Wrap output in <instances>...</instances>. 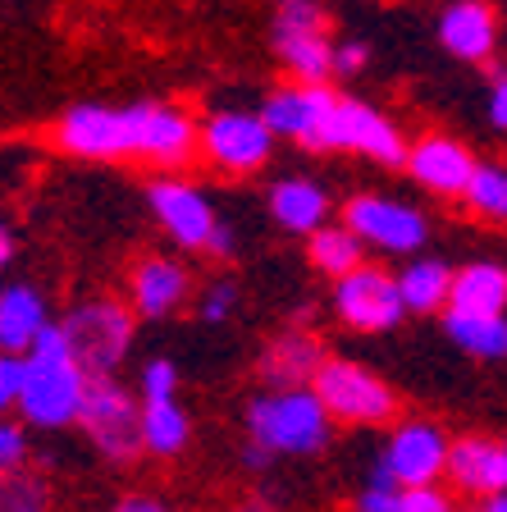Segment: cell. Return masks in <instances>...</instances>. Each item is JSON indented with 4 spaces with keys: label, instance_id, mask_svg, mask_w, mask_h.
Returning <instances> with one entry per match:
<instances>
[{
    "label": "cell",
    "instance_id": "16",
    "mask_svg": "<svg viewBox=\"0 0 507 512\" xmlns=\"http://www.w3.org/2000/svg\"><path fill=\"white\" fill-rule=\"evenodd\" d=\"M448 476L457 490L471 494H507V439H485V435H466L448 453Z\"/></svg>",
    "mask_w": 507,
    "mask_h": 512
},
{
    "label": "cell",
    "instance_id": "2",
    "mask_svg": "<svg viewBox=\"0 0 507 512\" xmlns=\"http://www.w3.org/2000/svg\"><path fill=\"white\" fill-rule=\"evenodd\" d=\"M247 439L270 453H320L329 444V407L316 389H270L247 407Z\"/></svg>",
    "mask_w": 507,
    "mask_h": 512
},
{
    "label": "cell",
    "instance_id": "29",
    "mask_svg": "<svg viewBox=\"0 0 507 512\" xmlns=\"http://www.w3.org/2000/svg\"><path fill=\"white\" fill-rule=\"evenodd\" d=\"M284 37H325V10L316 0H284L275 14V42Z\"/></svg>",
    "mask_w": 507,
    "mask_h": 512
},
{
    "label": "cell",
    "instance_id": "4",
    "mask_svg": "<svg viewBox=\"0 0 507 512\" xmlns=\"http://www.w3.org/2000/svg\"><path fill=\"white\" fill-rule=\"evenodd\" d=\"M142 416L147 412H138V403H133V394H128L124 384L92 380L78 426H83V435L101 448V458L133 462L142 448H147V426H142Z\"/></svg>",
    "mask_w": 507,
    "mask_h": 512
},
{
    "label": "cell",
    "instance_id": "38",
    "mask_svg": "<svg viewBox=\"0 0 507 512\" xmlns=\"http://www.w3.org/2000/svg\"><path fill=\"white\" fill-rule=\"evenodd\" d=\"M489 119H494V128H503L507 133V74H498V83H494V96H489Z\"/></svg>",
    "mask_w": 507,
    "mask_h": 512
},
{
    "label": "cell",
    "instance_id": "27",
    "mask_svg": "<svg viewBox=\"0 0 507 512\" xmlns=\"http://www.w3.org/2000/svg\"><path fill=\"white\" fill-rule=\"evenodd\" d=\"M142 426H147V453H160V458H174L188 444V416H183L179 403H147L142 407Z\"/></svg>",
    "mask_w": 507,
    "mask_h": 512
},
{
    "label": "cell",
    "instance_id": "28",
    "mask_svg": "<svg viewBox=\"0 0 507 512\" xmlns=\"http://www.w3.org/2000/svg\"><path fill=\"white\" fill-rule=\"evenodd\" d=\"M466 202L476 206L485 220L507 224V165H480L471 188H466Z\"/></svg>",
    "mask_w": 507,
    "mask_h": 512
},
{
    "label": "cell",
    "instance_id": "44",
    "mask_svg": "<svg viewBox=\"0 0 507 512\" xmlns=\"http://www.w3.org/2000/svg\"><path fill=\"white\" fill-rule=\"evenodd\" d=\"M485 512H507V494H498V499H489Z\"/></svg>",
    "mask_w": 507,
    "mask_h": 512
},
{
    "label": "cell",
    "instance_id": "21",
    "mask_svg": "<svg viewBox=\"0 0 507 512\" xmlns=\"http://www.w3.org/2000/svg\"><path fill=\"white\" fill-rule=\"evenodd\" d=\"M270 215L284 224L288 234H320L329 215V197L325 188H316L311 179H284L270 192Z\"/></svg>",
    "mask_w": 507,
    "mask_h": 512
},
{
    "label": "cell",
    "instance_id": "37",
    "mask_svg": "<svg viewBox=\"0 0 507 512\" xmlns=\"http://www.w3.org/2000/svg\"><path fill=\"white\" fill-rule=\"evenodd\" d=\"M366 60H370V51H366L361 42L338 46V55H334V74H361V69H366Z\"/></svg>",
    "mask_w": 507,
    "mask_h": 512
},
{
    "label": "cell",
    "instance_id": "23",
    "mask_svg": "<svg viewBox=\"0 0 507 512\" xmlns=\"http://www.w3.org/2000/svg\"><path fill=\"white\" fill-rule=\"evenodd\" d=\"M444 330L457 348L485 362H503L507 357V316H471V311H448Z\"/></svg>",
    "mask_w": 507,
    "mask_h": 512
},
{
    "label": "cell",
    "instance_id": "9",
    "mask_svg": "<svg viewBox=\"0 0 507 512\" xmlns=\"http://www.w3.org/2000/svg\"><path fill=\"white\" fill-rule=\"evenodd\" d=\"M448 453H453V444L434 421H402L384 444L380 467L402 490H416V485H434L439 476H448Z\"/></svg>",
    "mask_w": 507,
    "mask_h": 512
},
{
    "label": "cell",
    "instance_id": "8",
    "mask_svg": "<svg viewBox=\"0 0 507 512\" xmlns=\"http://www.w3.org/2000/svg\"><path fill=\"white\" fill-rule=\"evenodd\" d=\"M201 151L229 174H252L261 170L270 151H275V128L265 124L261 115H238L224 110L201 124Z\"/></svg>",
    "mask_w": 507,
    "mask_h": 512
},
{
    "label": "cell",
    "instance_id": "43",
    "mask_svg": "<svg viewBox=\"0 0 507 512\" xmlns=\"http://www.w3.org/2000/svg\"><path fill=\"white\" fill-rule=\"evenodd\" d=\"M233 512H270V508H265L261 499H247V503H238V508H233Z\"/></svg>",
    "mask_w": 507,
    "mask_h": 512
},
{
    "label": "cell",
    "instance_id": "33",
    "mask_svg": "<svg viewBox=\"0 0 507 512\" xmlns=\"http://www.w3.org/2000/svg\"><path fill=\"white\" fill-rule=\"evenodd\" d=\"M233 307H238V288H233L229 279H220V284H211V288H206V293H201V302H197L201 320H211V325H220V320H229V316H233Z\"/></svg>",
    "mask_w": 507,
    "mask_h": 512
},
{
    "label": "cell",
    "instance_id": "22",
    "mask_svg": "<svg viewBox=\"0 0 507 512\" xmlns=\"http://www.w3.org/2000/svg\"><path fill=\"white\" fill-rule=\"evenodd\" d=\"M507 307V270L476 261L453 275V298L448 311H471V316H503Z\"/></svg>",
    "mask_w": 507,
    "mask_h": 512
},
{
    "label": "cell",
    "instance_id": "34",
    "mask_svg": "<svg viewBox=\"0 0 507 512\" xmlns=\"http://www.w3.org/2000/svg\"><path fill=\"white\" fill-rule=\"evenodd\" d=\"M402 512H453V503L439 485H416V490H402Z\"/></svg>",
    "mask_w": 507,
    "mask_h": 512
},
{
    "label": "cell",
    "instance_id": "13",
    "mask_svg": "<svg viewBox=\"0 0 507 512\" xmlns=\"http://www.w3.org/2000/svg\"><path fill=\"white\" fill-rule=\"evenodd\" d=\"M329 151H361V156L380 160V165H407V156H412V147H402L398 128L380 110L361 106V101H343L338 106Z\"/></svg>",
    "mask_w": 507,
    "mask_h": 512
},
{
    "label": "cell",
    "instance_id": "15",
    "mask_svg": "<svg viewBox=\"0 0 507 512\" xmlns=\"http://www.w3.org/2000/svg\"><path fill=\"white\" fill-rule=\"evenodd\" d=\"M407 170H412V179L421 183V188L444 192V197H466V188H471L480 165L471 160V151H466L462 142L421 138L412 147V156H407Z\"/></svg>",
    "mask_w": 507,
    "mask_h": 512
},
{
    "label": "cell",
    "instance_id": "41",
    "mask_svg": "<svg viewBox=\"0 0 507 512\" xmlns=\"http://www.w3.org/2000/svg\"><path fill=\"white\" fill-rule=\"evenodd\" d=\"M115 512H165V508H160L156 499H124Z\"/></svg>",
    "mask_w": 507,
    "mask_h": 512
},
{
    "label": "cell",
    "instance_id": "6",
    "mask_svg": "<svg viewBox=\"0 0 507 512\" xmlns=\"http://www.w3.org/2000/svg\"><path fill=\"white\" fill-rule=\"evenodd\" d=\"M311 389H316L320 403L329 407V416L352 421V426H384V421H393V407H398L393 389L380 375L357 362H338V357L325 362V371L316 375Z\"/></svg>",
    "mask_w": 507,
    "mask_h": 512
},
{
    "label": "cell",
    "instance_id": "3",
    "mask_svg": "<svg viewBox=\"0 0 507 512\" xmlns=\"http://www.w3.org/2000/svg\"><path fill=\"white\" fill-rule=\"evenodd\" d=\"M60 330L69 339V348H74L78 366L92 380H110V371L124 362L128 343H133V311L115 298H96L69 311Z\"/></svg>",
    "mask_w": 507,
    "mask_h": 512
},
{
    "label": "cell",
    "instance_id": "10",
    "mask_svg": "<svg viewBox=\"0 0 507 512\" xmlns=\"http://www.w3.org/2000/svg\"><path fill=\"white\" fill-rule=\"evenodd\" d=\"M334 307L352 330L375 334V330H393L402 311H407V302H402V288L393 275H384L380 266H361L348 279H338Z\"/></svg>",
    "mask_w": 507,
    "mask_h": 512
},
{
    "label": "cell",
    "instance_id": "42",
    "mask_svg": "<svg viewBox=\"0 0 507 512\" xmlns=\"http://www.w3.org/2000/svg\"><path fill=\"white\" fill-rule=\"evenodd\" d=\"M0 261H5V266L14 261V234L10 229H0Z\"/></svg>",
    "mask_w": 507,
    "mask_h": 512
},
{
    "label": "cell",
    "instance_id": "35",
    "mask_svg": "<svg viewBox=\"0 0 507 512\" xmlns=\"http://www.w3.org/2000/svg\"><path fill=\"white\" fill-rule=\"evenodd\" d=\"M19 394H23V357L5 352L0 357V407H19Z\"/></svg>",
    "mask_w": 507,
    "mask_h": 512
},
{
    "label": "cell",
    "instance_id": "25",
    "mask_svg": "<svg viewBox=\"0 0 507 512\" xmlns=\"http://www.w3.org/2000/svg\"><path fill=\"white\" fill-rule=\"evenodd\" d=\"M398 288L407 311H439L453 298V270L439 266V261H412L398 275Z\"/></svg>",
    "mask_w": 507,
    "mask_h": 512
},
{
    "label": "cell",
    "instance_id": "39",
    "mask_svg": "<svg viewBox=\"0 0 507 512\" xmlns=\"http://www.w3.org/2000/svg\"><path fill=\"white\" fill-rule=\"evenodd\" d=\"M270 458H275V453H270L265 444H256V439H247V444H243V467L261 471V467H270Z\"/></svg>",
    "mask_w": 507,
    "mask_h": 512
},
{
    "label": "cell",
    "instance_id": "11",
    "mask_svg": "<svg viewBox=\"0 0 507 512\" xmlns=\"http://www.w3.org/2000/svg\"><path fill=\"white\" fill-rule=\"evenodd\" d=\"M343 220L361 243H375L380 252H416L425 243V215L389 197H352Z\"/></svg>",
    "mask_w": 507,
    "mask_h": 512
},
{
    "label": "cell",
    "instance_id": "20",
    "mask_svg": "<svg viewBox=\"0 0 507 512\" xmlns=\"http://www.w3.org/2000/svg\"><path fill=\"white\" fill-rule=\"evenodd\" d=\"M439 37H444V46L457 60H489V51L498 42V19L485 0H462V5L444 10Z\"/></svg>",
    "mask_w": 507,
    "mask_h": 512
},
{
    "label": "cell",
    "instance_id": "40",
    "mask_svg": "<svg viewBox=\"0 0 507 512\" xmlns=\"http://www.w3.org/2000/svg\"><path fill=\"white\" fill-rule=\"evenodd\" d=\"M206 252H211V256H233V229H229V224H220V229H215V238H211V247H206Z\"/></svg>",
    "mask_w": 507,
    "mask_h": 512
},
{
    "label": "cell",
    "instance_id": "30",
    "mask_svg": "<svg viewBox=\"0 0 507 512\" xmlns=\"http://www.w3.org/2000/svg\"><path fill=\"white\" fill-rule=\"evenodd\" d=\"M0 512H51V494L37 476H5V490H0Z\"/></svg>",
    "mask_w": 507,
    "mask_h": 512
},
{
    "label": "cell",
    "instance_id": "14",
    "mask_svg": "<svg viewBox=\"0 0 507 512\" xmlns=\"http://www.w3.org/2000/svg\"><path fill=\"white\" fill-rule=\"evenodd\" d=\"M138 156L156 160L165 170L174 165H188L192 151L201 147V128H192V119L174 106H156V101H142L138 106Z\"/></svg>",
    "mask_w": 507,
    "mask_h": 512
},
{
    "label": "cell",
    "instance_id": "32",
    "mask_svg": "<svg viewBox=\"0 0 507 512\" xmlns=\"http://www.w3.org/2000/svg\"><path fill=\"white\" fill-rule=\"evenodd\" d=\"M142 398L147 403H174V389H179V371L169 357H156V362L142 366Z\"/></svg>",
    "mask_w": 507,
    "mask_h": 512
},
{
    "label": "cell",
    "instance_id": "26",
    "mask_svg": "<svg viewBox=\"0 0 507 512\" xmlns=\"http://www.w3.org/2000/svg\"><path fill=\"white\" fill-rule=\"evenodd\" d=\"M279 55H284V64L293 69L302 83H325L329 74H334V46H329V37H284L279 42Z\"/></svg>",
    "mask_w": 507,
    "mask_h": 512
},
{
    "label": "cell",
    "instance_id": "17",
    "mask_svg": "<svg viewBox=\"0 0 507 512\" xmlns=\"http://www.w3.org/2000/svg\"><path fill=\"white\" fill-rule=\"evenodd\" d=\"M325 362L329 357L316 334L288 330L261 352V380L270 384V389H311L316 375L325 371Z\"/></svg>",
    "mask_w": 507,
    "mask_h": 512
},
{
    "label": "cell",
    "instance_id": "31",
    "mask_svg": "<svg viewBox=\"0 0 507 512\" xmlns=\"http://www.w3.org/2000/svg\"><path fill=\"white\" fill-rule=\"evenodd\" d=\"M357 512H402V485L380 467V462L370 471V485L357 494Z\"/></svg>",
    "mask_w": 507,
    "mask_h": 512
},
{
    "label": "cell",
    "instance_id": "12",
    "mask_svg": "<svg viewBox=\"0 0 507 512\" xmlns=\"http://www.w3.org/2000/svg\"><path fill=\"white\" fill-rule=\"evenodd\" d=\"M151 211H156L160 229H165L169 238L179 247H188V252H197V247H211L215 229H220V220H215L211 202L201 197L192 183H179V179H165L156 183V188L147 192Z\"/></svg>",
    "mask_w": 507,
    "mask_h": 512
},
{
    "label": "cell",
    "instance_id": "7",
    "mask_svg": "<svg viewBox=\"0 0 507 512\" xmlns=\"http://www.w3.org/2000/svg\"><path fill=\"white\" fill-rule=\"evenodd\" d=\"M338 106H343V96H334L325 83H316V87L297 83V87H284V92L270 96L261 119L275 128V138H297L311 151H329Z\"/></svg>",
    "mask_w": 507,
    "mask_h": 512
},
{
    "label": "cell",
    "instance_id": "1",
    "mask_svg": "<svg viewBox=\"0 0 507 512\" xmlns=\"http://www.w3.org/2000/svg\"><path fill=\"white\" fill-rule=\"evenodd\" d=\"M87 389H92V375L78 366L60 325H51L42 339L32 343L28 357H23V394H19L23 421L46 430L69 426V421L83 416Z\"/></svg>",
    "mask_w": 507,
    "mask_h": 512
},
{
    "label": "cell",
    "instance_id": "36",
    "mask_svg": "<svg viewBox=\"0 0 507 512\" xmlns=\"http://www.w3.org/2000/svg\"><path fill=\"white\" fill-rule=\"evenodd\" d=\"M19 462H23V430L14 421H5L0 426V467H5V476H14Z\"/></svg>",
    "mask_w": 507,
    "mask_h": 512
},
{
    "label": "cell",
    "instance_id": "5",
    "mask_svg": "<svg viewBox=\"0 0 507 512\" xmlns=\"http://www.w3.org/2000/svg\"><path fill=\"white\" fill-rule=\"evenodd\" d=\"M138 106H74L64 110V119L55 124V147H64L69 156L83 160H119L138 156Z\"/></svg>",
    "mask_w": 507,
    "mask_h": 512
},
{
    "label": "cell",
    "instance_id": "18",
    "mask_svg": "<svg viewBox=\"0 0 507 512\" xmlns=\"http://www.w3.org/2000/svg\"><path fill=\"white\" fill-rule=\"evenodd\" d=\"M51 330V316H46V302L32 284H5L0 293V348L14 352V357H28L32 343Z\"/></svg>",
    "mask_w": 507,
    "mask_h": 512
},
{
    "label": "cell",
    "instance_id": "19",
    "mask_svg": "<svg viewBox=\"0 0 507 512\" xmlns=\"http://www.w3.org/2000/svg\"><path fill=\"white\" fill-rule=\"evenodd\" d=\"M128 288H133V307L156 320V316H169L188 298V270L179 261H169V256H142L133 266Z\"/></svg>",
    "mask_w": 507,
    "mask_h": 512
},
{
    "label": "cell",
    "instance_id": "24",
    "mask_svg": "<svg viewBox=\"0 0 507 512\" xmlns=\"http://www.w3.org/2000/svg\"><path fill=\"white\" fill-rule=\"evenodd\" d=\"M307 256L316 270H325L334 279H348L352 270H361V238L352 234L348 224H325L320 234L307 238Z\"/></svg>",
    "mask_w": 507,
    "mask_h": 512
}]
</instances>
